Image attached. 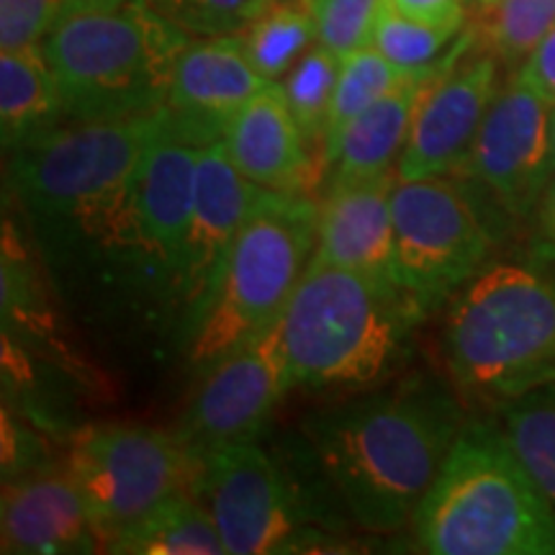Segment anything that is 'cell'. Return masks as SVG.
<instances>
[{"mask_svg": "<svg viewBox=\"0 0 555 555\" xmlns=\"http://www.w3.org/2000/svg\"><path fill=\"white\" fill-rule=\"evenodd\" d=\"M551 139H553V163H555V106H553V114H551Z\"/></svg>", "mask_w": 555, "mask_h": 555, "instance_id": "obj_36", "label": "cell"}, {"mask_svg": "<svg viewBox=\"0 0 555 555\" xmlns=\"http://www.w3.org/2000/svg\"><path fill=\"white\" fill-rule=\"evenodd\" d=\"M461 31L457 26H437L409 18L393 11L391 5H384L371 44L393 65L412 73V69L435 65L455 44Z\"/></svg>", "mask_w": 555, "mask_h": 555, "instance_id": "obj_28", "label": "cell"}, {"mask_svg": "<svg viewBox=\"0 0 555 555\" xmlns=\"http://www.w3.org/2000/svg\"><path fill=\"white\" fill-rule=\"evenodd\" d=\"M489 232L450 176L399 178L393 189V283L433 311L486 266Z\"/></svg>", "mask_w": 555, "mask_h": 555, "instance_id": "obj_10", "label": "cell"}, {"mask_svg": "<svg viewBox=\"0 0 555 555\" xmlns=\"http://www.w3.org/2000/svg\"><path fill=\"white\" fill-rule=\"evenodd\" d=\"M67 16V0H0V52L44 44Z\"/></svg>", "mask_w": 555, "mask_h": 555, "instance_id": "obj_31", "label": "cell"}, {"mask_svg": "<svg viewBox=\"0 0 555 555\" xmlns=\"http://www.w3.org/2000/svg\"><path fill=\"white\" fill-rule=\"evenodd\" d=\"M121 3H127V0H67V16L69 13H80V11L116 9V5Z\"/></svg>", "mask_w": 555, "mask_h": 555, "instance_id": "obj_35", "label": "cell"}, {"mask_svg": "<svg viewBox=\"0 0 555 555\" xmlns=\"http://www.w3.org/2000/svg\"><path fill=\"white\" fill-rule=\"evenodd\" d=\"M406 75V69H401L393 65L391 60H386L373 44L352 52L350 57L339 62V75L335 95H332L322 159H327L332 147L337 144L339 134H343L365 108H371L373 103L384 99L386 93H391ZM324 168H327V165H324Z\"/></svg>", "mask_w": 555, "mask_h": 555, "instance_id": "obj_25", "label": "cell"}, {"mask_svg": "<svg viewBox=\"0 0 555 555\" xmlns=\"http://www.w3.org/2000/svg\"><path fill=\"white\" fill-rule=\"evenodd\" d=\"M317 219L314 198L260 193L229 249L211 301L185 332L189 363L198 376L281 319L314 258Z\"/></svg>", "mask_w": 555, "mask_h": 555, "instance_id": "obj_7", "label": "cell"}, {"mask_svg": "<svg viewBox=\"0 0 555 555\" xmlns=\"http://www.w3.org/2000/svg\"><path fill=\"white\" fill-rule=\"evenodd\" d=\"M446 358L470 393L512 399L555 378V273L489 262L450 298Z\"/></svg>", "mask_w": 555, "mask_h": 555, "instance_id": "obj_6", "label": "cell"}, {"mask_svg": "<svg viewBox=\"0 0 555 555\" xmlns=\"http://www.w3.org/2000/svg\"><path fill=\"white\" fill-rule=\"evenodd\" d=\"M499 65L489 47L476 50V31L463 29L448 65L422 95L399 159V178L455 176L463 168L486 111L502 88Z\"/></svg>", "mask_w": 555, "mask_h": 555, "instance_id": "obj_13", "label": "cell"}, {"mask_svg": "<svg viewBox=\"0 0 555 555\" xmlns=\"http://www.w3.org/2000/svg\"><path fill=\"white\" fill-rule=\"evenodd\" d=\"M553 103L517 75L499 88L466 163L457 170L489 193L512 217H527L555 176Z\"/></svg>", "mask_w": 555, "mask_h": 555, "instance_id": "obj_12", "label": "cell"}, {"mask_svg": "<svg viewBox=\"0 0 555 555\" xmlns=\"http://www.w3.org/2000/svg\"><path fill=\"white\" fill-rule=\"evenodd\" d=\"M515 75L555 106V29L540 41Z\"/></svg>", "mask_w": 555, "mask_h": 555, "instance_id": "obj_32", "label": "cell"}, {"mask_svg": "<svg viewBox=\"0 0 555 555\" xmlns=\"http://www.w3.org/2000/svg\"><path fill=\"white\" fill-rule=\"evenodd\" d=\"M201 468L178 433L99 425L73 437L65 470L88 506L101 551L108 553L111 543L152 506L183 489L198 494Z\"/></svg>", "mask_w": 555, "mask_h": 555, "instance_id": "obj_8", "label": "cell"}, {"mask_svg": "<svg viewBox=\"0 0 555 555\" xmlns=\"http://www.w3.org/2000/svg\"><path fill=\"white\" fill-rule=\"evenodd\" d=\"M201 150V144L172 131L163 108L159 127L144 150L137 172V224L144 262L152 288L170 298L191 227Z\"/></svg>", "mask_w": 555, "mask_h": 555, "instance_id": "obj_15", "label": "cell"}, {"mask_svg": "<svg viewBox=\"0 0 555 555\" xmlns=\"http://www.w3.org/2000/svg\"><path fill=\"white\" fill-rule=\"evenodd\" d=\"M314 18L317 44L345 60L373 41L386 0H304Z\"/></svg>", "mask_w": 555, "mask_h": 555, "instance_id": "obj_29", "label": "cell"}, {"mask_svg": "<svg viewBox=\"0 0 555 555\" xmlns=\"http://www.w3.org/2000/svg\"><path fill=\"white\" fill-rule=\"evenodd\" d=\"M339 57H335L322 44H311L307 52L298 57L294 67L288 69L286 80L281 82L286 93L288 108L294 114L304 137L319 155L324 152V134H327V119L332 95H335L337 75H339Z\"/></svg>", "mask_w": 555, "mask_h": 555, "instance_id": "obj_26", "label": "cell"}, {"mask_svg": "<svg viewBox=\"0 0 555 555\" xmlns=\"http://www.w3.org/2000/svg\"><path fill=\"white\" fill-rule=\"evenodd\" d=\"M461 427L448 388L412 376L307 416L301 435L345 515L365 532H397L412 522Z\"/></svg>", "mask_w": 555, "mask_h": 555, "instance_id": "obj_2", "label": "cell"}, {"mask_svg": "<svg viewBox=\"0 0 555 555\" xmlns=\"http://www.w3.org/2000/svg\"><path fill=\"white\" fill-rule=\"evenodd\" d=\"M224 147L249 183L288 196H314L324 159L291 114L281 82H270L242 106L224 131Z\"/></svg>", "mask_w": 555, "mask_h": 555, "instance_id": "obj_17", "label": "cell"}, {"mask_svg": "<svg viewBox=\"0 0 555 555\" xmlns=\"http://www.w3.org/2000/svg\"><path fill=\"white\" fill-rule=\"evenodd\" d=\"M127 555H227L211 512L193 489L152 506L108 547Z\"/></svg>", "mask_w": 555, "mask_h": 555, "instance_id": "obj_22", "label": "cell"}, {"mask_svg": "<svg viewBox=\"0 0 555 555\" xmlns=\"http://www.w3.org/2000/svg\"><path fill=\"white\" fill-rule=\"evenodd\" d=\"M159 114L67 124L9 155L13 196L54 268L67 275L131 278L152 288L134 193Z\"/></svg>", "mask_w": 555, "mask_h": 555, "instance_id": "obj_1", "label": "cell"}, {"mask_svg": "<svg viewBox=\"0 0 555 555\" xmlns=\"http://www.w3.org/2000/svg\"><path fill=\"white\" fill-rule=\"evenodd\" d=\"M237 37L253 67L270 82L286 78L298 57L317 44L314 18L304 0H273Z\"/></svg>", "mask_w": 555, "mask_h": 555, "instance_id": "obj_24", "label": "cell"}, {"mask_svg": "<svg viewBox=\"0 0 555 555\" xmlns=\"http://www.w3.org/2000/svg\"><path fill=\"white\" fill-rule=\"evenodd\" d=\"M266 86L237 34L196 37L178 57L165 116L176 134L206 147L224 139L234 114Z\"/></svg>", "mask_w": 555, "mask_h": 555, "instance_id": "obj_16", "label": "cell"}, {"mask_svg": "<svg viewBox=\"0 0 555 555\" xmlns=\"http://www.w3.org/2000/svg\"><path fill=\"white\" fill-rule=\"evenodd\" d=\"M191 34L147 0L69 13L44 39L67 124L121 121L165 108Z\"/></svg>", "mask_w": 555, "mask_h": 555, "instance_id": "obj_5", "label": "cell"}, {"mask_svg": "<svg viewBox=\"0 0 555 555\" xmlns=\"http://www.w3.org/2000/svg\"><path fill=\"white\" fill-rule=\"evenodd\" d=\"M262 189L242 176L227 155L224 142L206 144L196 168V198L185 234L183 262L172 291V301L183 311L185 332L211 301L221 270L240 229L258 204Z\"/></svg>", "mask_w": 555, "mask_h": 555, "instance_id": "obj_14", "label": "cell"}, {"mask_svg": "<svg viewBox=\"0 0 555 555\" xmlns=\"http://www.w3.org/2000/svg\"><path fill=\"white\" fill-rule=\"evenodd\" d=\"M494 3V0H478V5H481V9H486V5H491Z\"/></svg>", "mask_w": 555, "mask_h": 555, "instance_id": "obj_37", "label": "cell"}, {"mask_svg": "<svg viewBox=\"0 0 555 555\" xmlns=\"http://www.w3.org/2000/svg\"><path fill=\"white\" fill-rule=\"evenodd\" d=\"M425 314L397 283L311 258L278 319L288 386L367 391L397 371Z\"/></svg>", "mask_w": 555, "mask_h": 555, "instance_id": "obj_3", "label": "cell"}, {"mask_svg": "<svg viewBox=\"0 0 555 555\" xmlns=\"http://www.w3.org/2000/svg\"><path fill=\"white\" fill-rule=\"evenodd\" d=\"M67 127L65 106L44 47L0 52V139L3 152L31 147Z\"/></svg>", "mask_w": 555, "mask_h": 555, "instance_id": "obj_21", "label": "cell"}, {"mask_svg": "<svg viewBox=\"0 0 555 555\" xmlns=\"http://www.w3.org/2000/svg\"><path fill=\"white\" fill-rule=\"evenodd\" d=\"M399 172L330 183L319 201L314 260L393 283V189Z\"/></svg>", "mask_w": 555, "mask_h": 555, "instance_id": "obj_18", "label": "cell"}, {"mask_svg": "<svg viewBox=\"0 0 555 555\" xmlns=\"http://www.w3.org/2000/svg\"><path fill=\"white\" fill-rule=\"evenodd\" d=\"M198 496L211 512L227 555L339 551L298 483L255 442L208 455Z\"/></svg>", "mask_w": 555, "mask_h": 555, "instance_id": "obj_9", "label": "cell"}, {"mask_svg": "<svg viewBox=\"0 0 555 555\" xmlns=\"http://www.w3.org/2000/svg\"><path fill=\"white\" fill-rule=\"evenodd\" d=\"M538 224H540V237L547 242V247L555 249V176L543 193L538 204Z\"/></svg>", "mask_w": 555, "mask_h": 555, "instance_id": "obj_34", "label": "cell"}, {"mask_svg": "<svg viewBox=\"0 0 555 555\" xmlns=\"http://www.w3.org/2000/svg\"><path fill=\"white\" fill-rule=\"evenodd\" d=\"M466 0H386L393 11L437 26H466Z\"/></svg>", "mask_w": 555, "mask_h": 555, "instance_id": "obj_33", "label": "cell"}, {"mask_svg": "<svg viewBox=\"0 0 555 555\" xmlns=\"http://www.w3.org/2000/svg\"><path fill=\"white\" fill-rule=\"evenodd\" d=\"M483 13L486 47L502 65H522L555 29V0H494Z\"/></svg>", "mask_w": 555, "mask_h": 555, "instance_id": "obj_27", "label": "cell"}, {"mask_svg": "<svg viewBox=\"0 0 555 555\" xmlns=\"http://www.w3.org/2000/svg\"><path fill=\"white\" fill-rule=\"evenodd\" d=\"M165 18L191 37L237 34L273 0H147Z\"/></svg>", "mask_w": 555, "mask_h": 555, "instance_id": "obj_30", "label": "cell"}, {"mask_svg": "<svg viewBox=\"0 0 555 555\" xmlns=\"http://www.w3.org/2000/svg\"><path fill=\"white\" fill-rule=\"evenodd\" d=\"M0 535L3 553L16 555L101 551L88 506L67 470L5 483Z\"/></svg>", "mask_w": 555, "mask_h": 555, "instance_id": "obj_19", "label": "cell"}, {"mask_svg": "<svg viewBox=\"0 0 555 555\" xmlns=\"http://www.w3.org/2000/svg\"><path fill=\"white\" fill-rule=\"evenodd\" d=\"M412 525L433 555H555V509L494 422H463Z\"/></svg>", "mask_w": 555, "mask_h": 555, "instance_id": "obj_4", "label": "cell"}, {"mask_svg": "<svg viewBox=\"0 0 555 555\" xmlns=\"http://www.w3.org/2000/svg\"><path fill=\"white\" fill-rule=\"evenodd\" d=\"M291 391L278 322L253 343L221 358L201 380L176 429L204 466L221 448L255 442L283 393Z\"/></svg>", "mask_w": 555, "mask_h": 555, "instance_id": "obj_11", "label": "cell"}, {"mask_svg": "<svg viewBox=\"0 0 555 555\" xmlns=\"http://www.w3.org/2000/svg\"><path fill=\"white\" fill-rule=\"evenodd\" d=\"M502 429L555 509V378L506 399Z\"/></svg>", "mask_w": 555, "mask_h": 555, "instance_id": "obj_23", "label": "cell"}, {"mask_svg": "<svg viewBox=\"0 0 555 555\" xmlns=\"http://www.w3.org/2000/svg\"><path fill=\"white\" fill-rule=\"evenodd\" d=\"M453 47L435 65L409 73L391 93L365 108L339 134L337 144L324 159V165L332 168L330 183H356V180L386 176L399 168L422 95L435 75L448 65Z\"/></svg>", "mask_w": 555, "mask_h": 555, "instance_id": "obj_20", "label": "cell"}]
</instances>
